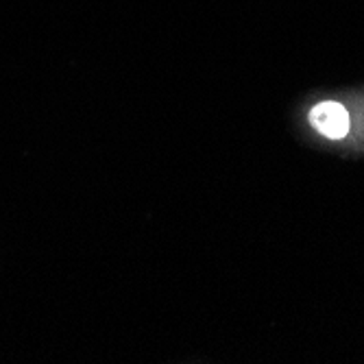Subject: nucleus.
<instances>
[{
	"instance_id": "nucleus-1",
	"label": "nucleus",
	"mask_w": 364,
	"mask_h": 364,
	"mask_svg": "<svg viewBox=\"0 0 364 364\" xmlns=\"http://www.w3.org/2000/svg\"><path fill=\"white\" fill-rule=\"evenodd\" d=\"M304 122L310 136L329 146L347 153H358V94H325L316 96L304 112Z\"/></svg>"
},
{
	"instance_id": "nucleus-2",
	"label": "nucleus",
	"mask_w": 364,
	"mask_h": 364,
	"mask_svg": "<svg viewBox=\"0 0 364 364\" xmlns=\"http://www.w3.org/2000/svg\"><path fill=\"white\" fill-rule=\"evenodd\" d=\"M358 134H360V149L364 151V92L358 94Z\"/></svg>"
}]
</instances>
